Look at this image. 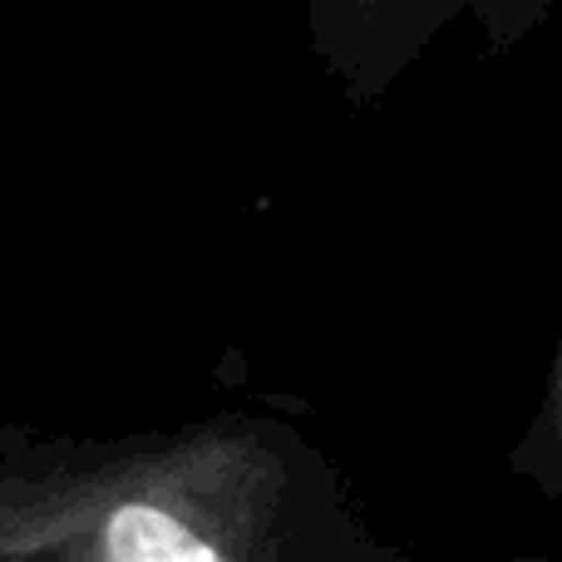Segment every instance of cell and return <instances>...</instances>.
I'll return each mask as SVG.
<instances>
[{
	"instance_id": "cell-1",
	"label": "cell",
	"mask_w": 562,
	"mask_h": 562,
	"mask_svg": "<svg viewBox=\"0 0 562 562\" xmlns=\"http://www.w3.org/2000/svg\"><path fill=\"white\" fill-rule=\"evenodd\" d=\"M104 553L119 562H164V558H217L213 543L183 528L178 518L158 514V508H119L104 528Z\"/></svg>"
}]
</instances>
